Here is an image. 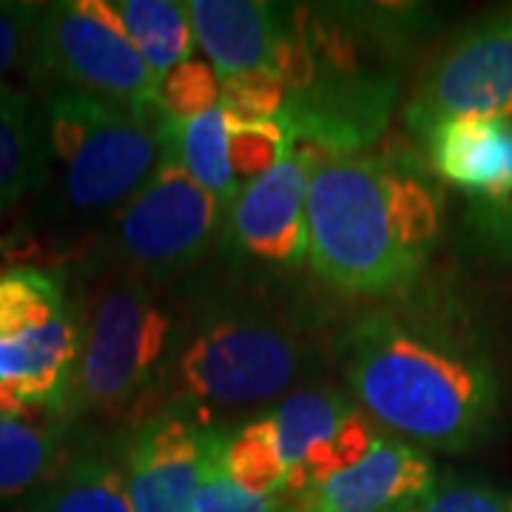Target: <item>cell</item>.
I'll list each match as a JSON object with an SVG mask.
<instances>
[{"label":"cell","instance_id":"22","mask_svg":"<svg viewBox=\"0 0 512 512\" xmlns=\"http://www.w3.org/2000/svg\"><path fill=\"white\" fill-rule=\"evenodd\" d=\"M291 148V134L279 117L237 120L228 114V163L239 194L282 163L291 154Z\"/></svg>","mask_w":512,"mask_h":512},{"label":"cell","instance_id":"1","mask_svg":"<svg viewBox=\"0 0 512 512\" xmlns=\"http://www.w3.org/2000/svg\"><path fill=\"white\" fill-rule=\"evenodd\" d=\"M339 356L353 402L384 433L424 453H467L493 436L504 379L484 336L456 308H376L350 325Z\"/></svg>","mask_w":512,"mask_h":512},{"label":"cell","instance_id":"20","mask_svg":"<svg viewBox=\"0 0 512 512\" xmlns=\"http://www.w3.org/2000/svg\"><path fill=\"white\" fill-rule=\"evenodd\" d=\"M74 302L55 274L15 268L0 274V345H18L72 311Z\"/></svg>","mask_w":512,"mask_h":512},{"label":"cell","instance_id":"8","mask_svg":"<svg viewBox=\"0 0 512 512\" xmlns=\"http://www.w3.org/2000/svg\"><path fill=\"white\" fill-rule=\"evenodd\" d=\"M447 120H512V12L464 26L419 77L404 126L419 140Z\"/></svg>","mask_w":512,"mask_h":512},{"label":"cell","instance_id":"30","mask_svg":"<svg viewBox=\"0 0 512 512\" xmlns=\"http://www.w3.org/2000/svg\"><path fill=\"white\" fill-rule=\"evenodd\" d=\"M510 12H512V9H510Z\"/></svg>","mask_w":512,"mask_h":512},{"label":"cell","instance_id":"12","mask_svg":"<svg viewBox=\"0 0 512 512\" xmlns=\"http://www.w3.org/2000/svg\"><path fill=\"white\" fill-rule=\"evenodd\" d=\"M436 484L430 453L379 433L370 453L313 490H279L276 512H402Z\"/></svg>","mask_w":512,"mask_h":512},{"label":"cell","instance_id":"21","mask_svg":"<svg viewBox=\"0 0 512 512\" xmlns=\"http://www.w3.org/2000/svg\"><path fill=\"white\" fill-rule=\"evenodd\" d=\"M171 143L180 154L183 168L200 183L222 211L239 197V188L228 163V114L222 106L205 111L194 120H171Z\"/></svg>","mask_w":512,"mask_h":512},{"label":"cell","instance_id":"17","mask_svg":"<svg viewBox=\"0 0 512 512\" xmlns=\"http://www.w3.org/2000/svg\"><path fill=\"white\" fill-rule=\"evenodd\" d=\"M111 23L128 37L137 55L160 80L194 57V29L188 3L177 0H100Z\"/></svg>","mask_w":512,"mask_h":512},{"label":"cell","instance_id":"14","mask_svg":"<svg viewBox=\"0 0 512 512\" xmlns=\"http://www.w3.org/2000/svg\"><path fill=\"white\" fill-rule=\"evenodd\" d=\"M441 183L478 200L495 194L512 174V120H447L416 140Z\"/></svg>","mask_w":512,"mask_h":512},{"label":"cell","instance_id":"15","mask_svg":"<svg viewBox=\"0 0 512 512\" xmlns=\"http://www.w3.org/2000/svg\"><path fill=\"white\" fill-rule=\"evenodd\" d=\"M26 512H134L126 441H77L52 476L29 495Z\"/></svg>","mask_w":512,"mask_h":512},{"label":"cell","instance_id":"3","mask_svg":"<svg viewBox=\"0 0 512 512\" xmlns=\"http://www.w3.org/2000/svg\"><path fill=\"white\" fill-rule=\"evenodd\" d=\"M308 359L311 345L291 316L239 296L200 299L180 319L160 407L225 424V413L285 396Z\"/></svg>","mask_w":512,"mask_h":512},{"label":"cell","instance_id":"9","mask_svg":"<svg viewBox=\"0 0 512 512\" xmlns=\"http://www.w3.org/2000/svg\"><path fill=\"white\" fill-rule=\"evenodd\" d=\"M311 154L291 148L282 163L248 185L225 211L220 254L245 274H293L311 256Z\"/></svg>","mask_w":512,"mask_h":512},{"label":"cell","instance_id":"18","mask_svg":"<svg viewBox=\"0 0 512 512\" xmlns=\"http://www.w3.org/2000/svg\"><path fill=\"white\" fill-rule=\"evenodd\" d=\"M72 447L69 421L0 416V501L32 495Z\"/></svg>","mask_w":512,"mask_h":512},{"label":"cell","instance_id":"19","mask_svg":"<svg viewBox=\"0 0 512 512\" xmlns=\"http://www.w3.org/2000/svg\"><path fill=\"white\" fill-rule=\"evenodd\" d=\"M220 456L228 478L254 495H276L288 478L271 407L251 419L220 424Z\"/></svg>","mask_w":512,"mask_h":512},{"label":"cell","instance_id":"7","mask_svg":"<svg viewBox=\"0 0 512 512\" xmlns=\"http://www.w3.org/2000/svg\"><path fill=\"white\" fill-rule=\"evenodd\" d=\"M29 69L55 89L83 92L131 106H157V77L111 23L100 0H66L43 6L37 18Z\"/></svg>","mask_w":512,"mask_h":512},{"label":"cell","instance_id":"16","mask_svg":"<svg viewBox=\"0 0 512 512\" xmlns=\"http://www.w3.org/2000/svg\"><path fill=\"white\" fill-rule=\"evenodd\" d=\"M49 180L43 109L0 80V217Z\"/></svg>","mask_w":512,"mask_h":512},{"label":"cell","instance_id":"4","mask_svg":"<svg viewBox=\"0 0 512 512\" xmlns=\"http://www.w3.org/2000/svg\"><path fill=\"white\" fill-rule=\"evenodd\" d=\"M74 308L80 353L69 421L106 416L137 424L157 413L180 316L165 305L154 282L114 268Z\"/></svg>","mask_w":512,"mask_h":512},{"label":"cell","instance_id":"27","mask_svg":"<svg viewBox=\"0 0 512 512\" xmlns=\"http://www.w3.org/2000/svg\"><path fill=\"white\" fill-rule=\"evenodd\" d=\"M402 512H510V498L476 478L444 476Z\"/></svg>","mask_w":512,"mask_h":512},{"label":"cell","instance_id":"25","mask_svg":"<svg viewBox=\"0 0 512 512\" xmlns=\"http://www.w3.org/2000/svg\"><path fill=\"white\" fill-rule=\"evenodd\" d=\"M191 512H276L274 495L248 493L228 478L220 456V424L211 427L208 456L202 467L200 487L191 501Z\"/></svg>","mask_w":512,"mask_h":512},{"label":"cell","instance_id":"10","mask_svg":"<svg viewBox=\"0 0 512 512\" xmlns=\"http://www.w3.org/2000/svg\"><path fill=\"white\" fill-rule=\"evenodd\" d=\"M288 464L282 490H313L370 453L382 433L365 410L330 384H311L271 407Z\"/></svg>","mask_w":512,"mask_h":512},{"label":"cell","instance_id":"23","mask_svg":"<svg viewBox=\"0 0 512 512\" xmlns=\"http://www.w3.org/2000/svg\"><path fill=\"white\" fill-rule=\"evenodd\" d=\"M222 97V77L202 57H191L157 80V106L171 120H194L217 109Z\"/></svg>","mask_w":512,"mask_h":512},{"label":"cell","instance_id":"24","mask_svg":"<svg viewBox=\"0 0 512 512\" xmlns=\"http://www.w3.org/2000/svg\"><path fill=\"white\" fill-rule=\"evenodd\" d=\"M285 100L288 83L274 66L222 77L220 106L237 120H274L285 109Z\"/></svg>","mask_w":512,"mask_h":512},{"label":"cell","instance_id":"11","mask_svg":"<svg viewBox=\"0 0 512 512\" xmlns=\"http://www.w3.org/2000/svg\"><path fill=\"white\" fill-rule=\"evenodd\" d=\"M211 427L183 407H160L128 430L126 476L134 512H191Z\"/></svg>","mask_w":512,"mask_h":512},{"label":"cell","instance_id":"29","mask_svg":"<svg viewBox=\"0 0 512 512\" xmlns=\"http://www.w3.org/2000/svg\"><path fill=\"white\" fill-rule=\"evenodd\" d=\"M510 512H512V498H510Z\"/></svg>","mask_w":512,"mask_h":512},{"label":"cell","instance_id":"6","mask_svg":"<svg viewBox=\"0 0 512 512\" xmlns=\"http://www.w3.org/2000/svg\"><path fill=\"white\" fill-rule=\"evenodd\" d=\"M225 211L180 163L171 143V117L160 165L114 214V268L165 282L194 271L220 245Z\"/></svg>","mask_w":512,"mask_h":512},{"label":"cell","instance_id":"13","mask_svg":"<svg viewBox=\"0 0 512 512\" xmlns=\"http://www.w3.org/2000/svg\"><path fill=\"white\" fill-rule=\"evenodd\" d=\"M194 40L220 77L279 63L296 32V12L265 0H191Z\"/></svg>","mask_w":512,"mask_h":512},{"label":"cell","instance_id":"5","mask_svg":"<svg viewBox=\"0 0 512 512\" xmlns=\"http://www.w3.org/2000/svg\"><path fill=\"white\" fill-rule=\"evenodd\" d=\"M49 165H60V197L77 214H114L160 165L168 117L92 94L52 89L43 103Z\"/></svg>","mask_w":512,"mask_h":512},{"label":"cell","instance_id":"28","mask_svg":"<svg viewBox=\"0 0 512 512\" xmlns=\"http://www.w3.org/2000/svg\"><path fill=\"white\" fill-rule=\"evenodd\" d=\"M40 12V3H0V80L23 60L29 63Z\"/></svg>","mask_w":512,"mask_h":512},{"label":"cell","instance_id":"26","mask_svg":"<svg viewBox=\"0 0 512 512\" xmlns=\"http://www.w3.org/2000/svg\"><path fill=\"white\" fill-rule=\"evenodd\" d=\"M467 231L481 254L512 262V174L495 194L470 200Z\"/></svg>","mask_w":512,"mask_h":512},{"label":"cell","instance_id":"2","mask_svg":"<svg viewBox=\"0 0 512 512\" xmlns=\"http://www.w3.org/2000/svg\"><path fill=\"white\" fill-rule=\"evenodd\" d=\"M444 197L413 154H348L313 165L311 274L350 296H402L436 248Z\"/></svg>","mask_w":512,"mask_h":512}]
</instances>
